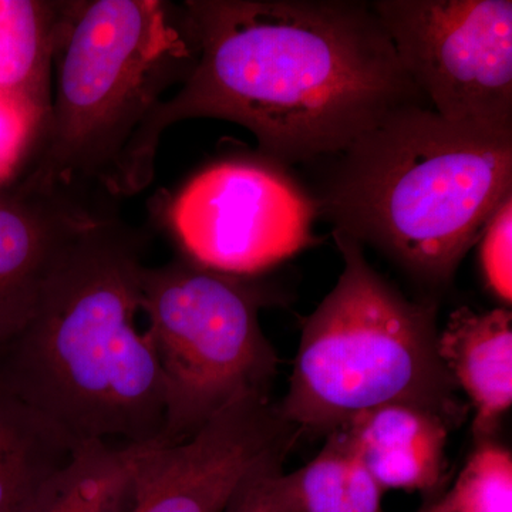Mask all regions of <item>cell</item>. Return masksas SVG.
<instances>
[{
	"label": "cell",
	"instance_id": "1",
	"mask_svg": "<svg viewBox=\"0 0 512 512\" xmlns=\"http://www.w3.org/2000/svg\"><path fill=\"white\" fill-rule=\"evenodd\" d=\"M198 60L138 131L124 194L153 181L161 136L191 119L232 121L288 167L336 156L393 111L427 104L373 3L188 0Z\"/></svg>",
	"mask_w": 512,
	"mask_h": 512
},
{
	"label": "cell",
	"instance_id": "2",
	"mask_svg": "<svg viewBox=\"0 0 512 512\" xmlns=\"http://www.w3.org/2000/svg\"><path fill=\"white\" fill-rule=\"evenodd\" d=\"M140 232L117 214L84 235L18 335L0 380L77 446L161 443L165 386L141 308Z\"/></svg>",
	"mask_w": 512,
	"mask_h": 512
},
{
	"label": "cell",
	"instance_id": "3",
	"mask_svg": "<svg viewBox=\"0 0 512 512\" xmlns=\"http://www.w3.org/2000/svg\"><path fill=\"white\" fill-rule=\"evenodd\" d=\"M315 192L333 231L444 288L512 194V133L460 126L427 104L393 111L330 157Z\"/></svg>",
	"mask_w": 512,
	"mask_h": 512
},
{
	"label": "cell",
	"instance_id": "4",
	"mask_svg": "<svg viewBox=\"0 0 512 512\" xmlns=\"http://www.w3.org/2000/svg\"><path fill=\"white\" fill-rule=\"evenodd\" d=\"M197 60V33L184 3L69 2L45 131L19 180L114 208L138 131Z\"/></svg>",
	"mask_w": 512,
	"mask_h": 512
},
{
	"label": "cell",
	"instance_id": "5",
	"mask_svg": "<svg viewBox=\"0 0 512 512\" xmlns=\"http://www.w3.org/2000/svg\"><path fill=\"white\" fill-rule=\"evenodd\" d=\"M332 234L343 271L303 322L282 416L299 434L329 436L366 410L404 403L457 427L466 409L439 355L437 302L410 301L369 264L363 245Z\"/></svg>",
	"mask_w": 512,
	"mask_h": 512
},
{
	"label": "cell",
	"instance_id": "6",
	"mask_svg": "<svg viewBox=\"0 0 512 512\" xmlns=\"http://www.w3.org/2000/svg\"><path fill=\"white\" fill-rule=\"evenodd\" d=\"M140 293L164 377L161 444L191 439L241 397L271 396L281 359L259 319L274 302L259 276L225 274L181 255L143 265Z\"/></svg>",
	"mask_w": 512,
	"mask_h": 512
},
{
	"label": "cell",
	"instance_id": "7",
	"mask_svg": "<svg viewBox=\"0 0 512 512\" xmlns=\"http://www.w3.org/2000/svg\"><path fill=\"white\" fill-rule=\"evenodd\" d=\"M404 72L439 116L512 133L511 0L373 3Z\"/></svg>",
	"mask_w": 512,
	"mask_h": 512
},
{
	"label": "cell",
	"instance_id": "8",
	"mask_svg": "<svg viewBox=\"0 0 512 512\" xmlns=\"http://www.w3.org/2000/svg\"><path fill=\"white\" fill-rule=\"evenodd\" d=\"M318 218L312 192L259 154L208 165L165 215L184 256L239 276L262 275L316 245Z\"/></svg>",
	"mask_w": 512,
	"mask_h": 512
},
{
	"label": "cell",
	"instance_id": "9",
	"mask_svg": "<svg viewBox=\"0 0 512 512\" xmlns=\"http://www.w3.org/2000/svg\"><path fill=\"white\" fill-rule=\"evenodd\" d=\"M299 436L271 396L241 397L191 439L148 448L131 512H224L245 480L285 460Z\"/></svg>",
	"mask_w": 512,
	"mask_h": 512
},
{
	"label": "cell",
	"instance_id": "10",
	"mask_svg": "<svg viewBox=\"0 0 512 512\" xmlns=\"http://www.w3.org/2000/svg\"><path fill=\"white\" fill-rule=\"evenodd\" d=\"M114 214L20 180L0 188V346L35 316L84 235Z\"/></svg>",
	"mask_w": 512,
	"mask_h": 512
},
{
	"label": "cell",
	"instance_id": "11",
	"mask_svg": "<svg viewBox=\"0 0 512 512\" xmlns=\"http://www.w3.org/2000/svg\"><path fill=\"white\" fill-rule=\"evenodd\" d=\"M451 429L456 427L433 410L393 403L357 414L333 433L383 491L431 495L439 493L446 480Z\"/></svg>",
	"mask_w": 512,
	"mask_h": 512
},
{
	"label": "cell",
	"instance_id": "12",
	"mask_svg": "<svg viewBox=\"0 0 512 512\" xmlns=\"http://www.w3.org/2000/svg\"><path fill=\"white\" fill-rule=\"evenodd\" d=\"M439 355L473 406L477 443L491 440L512 404L510 309L458 308L439 333Z\"/></svg>",
	"mask_w": 512,
	"mask_h": 512
},
{
	"label": "cell",
	"instance_id": "13",
	"mask_svg": "<svg viewBox=\"0 0 512 512\" xmlns=\"http://www.w3.org/2000/svg\"><path fill=\"white\" fill-rule=\"evenodd\" d=\"M69 2L0 0V97L49 116Z\"/></svg>",
	"mask_w": 512,
	"mask_h": 512
},
{
	"label": "cell",
	"instance_id": "14",
	"mask_svg": "<svg viewBox=\"0 0 512 512\" xmlns=\"http://www.w3.org/2000/svg\"><path fill=\"white\" fill-rule=\"evenodd\" d=\"M79 448L0 380V512H28Z\"/></svg>",
	"mask_w": 512,
	"mask_h": 512
},
{
	"label": "cell",
	"instance_id": "15",
	"mask_svg": "<svg viewBox=\"0 0 512 512\" xmlns=\"http://www.w3.org/2000/svg\"><path fill=\"white\" fill-rule=\"evenodd\" d=\"M153 444H83L28 512L133 511L138 467Z\"/></svg>",
	"mask_w": 512,
	"mask_h": 512
},
{
	"label": "cell",
	"instance_id": "16",
	"mask_svg": "<svg viewBox=\"0 0 512 512\" xmlns=\"http://www.w3.org/2000/svg\"><path fill=\"white\" fill-rule=\"evenodd\" d=\"M272 488L288 512H383L384 491L336 433L306 466L276 471Z\"/></svg>",
	"mask_w": 512,
	"mask_h": 512
},
{
	"label": "cell",
	"instance_id": "17",
	"mask_svg": "<svg viewBox=\"0 0 512 512\" xmlns=\"http://www.w3.org/2000/svg\"><path fill=\"white\" fill-rule=\"evenodd\" d=\"M436 512H511L512 456L493 440L477 448L443 498Z\"/></svg>",
	"mask_w": 512,
	"mask_h": 512
},
{
	"label": "cell",
	"instance_id": "18",
	"mask_svg": "<svg viewBox=\"0 0 512 512\" xmlns=\"http://www.w3.org/2000/svg\"><path fill=\"white\" fill-rule=\"evenodd\" d=\"M46 120L39 110L0 97V188L18 181L32 163Z\"/></svg>",
	"mask_w": 512,
	"mask_h": 512
},
{
	"label": "cell",
	"instance_id": "19",
	"mask_svg": "<svg viewBox=\"0 0 512 512\" xmlns=\"http://www.w3.org/2000/svg\"><path fill=\"white\" fill-rule=\"evenodd\" d=\"M485 285L504 308L512 302V194L495 210L477 242Z\"/></svg>",
	"mask_w": 512,
	"mask_h": 512
},
{
	"label": "cell",
	"instance_id": "20",
	"mask_svg": "<svg viewBox=\"0 0 512 512\" xmlns=\"http://www.w3.org/2000/svg\"><path fill=\"white\" fill-rule=\"evenodd\" d=\"M285 460H274L259 467L239 487L224 512H288L272 488V477L282 470Z\"/></svg>",
	"mask_w": 512,
	"mask_h": 512
},
{
	"label": "cell",
	"instance_id": "21",
	"mask_svg": "<svg viewBox=\"0 0 512 512\" xmlns=\"http://www.w3.org/2000/svg\"><path fill=\"white\" fill-rule=\"evenodd\" d=\"M419 512H436V504H434V501H431V503L424 505Z\"/></svg>",
	"mask_w": 512,
	"mask_h": 512
}]
</instances>
